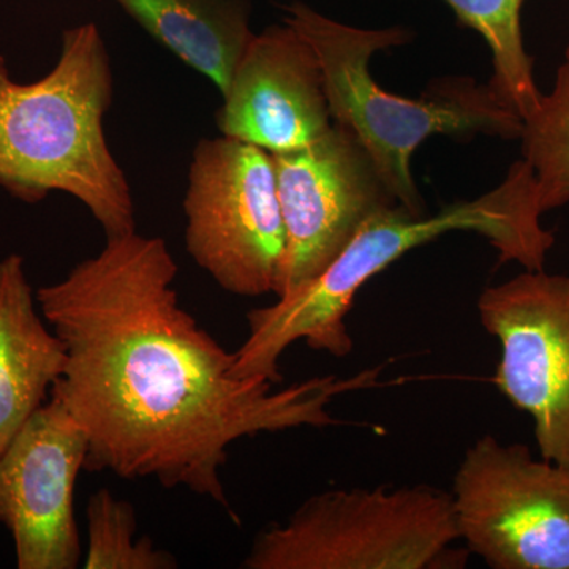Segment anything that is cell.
<instances>
[{"mask_svg": "<svg viewBox=\"0 0 569 569\" xmlns=\"http://www.w3.org/2000/svg\"><path fill=\"white\" fill-rule=\"evenodd\" d=\"M66 343L41 316L26 261L0 260V452L44 402L66 372Z\"/></svg>", "mask_w": 569, "mask_h": 569, "instance_id": "cell-12", "label": "cell"}, {"mask_svg": "<svg viewBox=\"0 0 569 569\" xmlns=\"http://www.w3.org/2000/svg\"><path fill=\"white\" fill-rule=\"evenodd\" d=\"M478 313L500 343L498 391L533 419L541 458L569 470V276L522 272L486 288Z\"/></svg>", "mask_w": 569, "mask_h": 569, "instance_id": "cell-9", "label": "cell"}, {"mask_svg": "<svg viewBox=\"0 0 569 569\" xmlns=\"http://www.w3.org/2000/svg\"><path fill=\"white\" fill-rule=\"evenodd\" d=\"M183 213L187 253L222 290L276 295L287 236L271 152L223 134L198 141Z\"/></svg>", "mask_w": 569, "mask_h": 569, "instance_id": "cell-6", "label": "cell"}, {"mask_svg": "<svg viewBox=\"0 0 569 569\" xmlns=\"http://www.w3.org/2000/svg\"><path fill=\"white\" fill-rule=\"evenodd\" d=\"M460 24L473 29L488 43L492 56L493 93L520 118L537 110L542 92L535 81V61L522 36L526 0H443Z\"/></svg>", "mask_w": 569, "mask_h": 569, "instance_id": "cell-14", "label": "cell"}, {"mask_svg": "<svg viewBox=\"0 0 569 569\" xmlns=\"http://www.w3.org/2000/svg\"><path fill=\"white\" fill-rule=\"evenodd\" d=\"M523 160L538 183L542 213L569 203V47L557 70L552 91L542 93L537 110L523 119Z\"/></svg>", "mask_w": 569, "mask_h": 569, "instance_id": "cell-15", "label": "cell"}, {"mask_svg": "<svg viewBox=\"0 0 569 569\" xmlns=\"http://www.w3.org/2000/svg\"><path fill=\"white\" fill-rule=\"evenodd\" d=\"M283 21L293 26L317 52L323 70L332 122L347 127L376 162L397 203L426 216L411 159L430 137L468 140L475 134L519 140L522 118L501 102L489 84L473 78L433 81L419 99L385 91L370 74L378 51L411 40L403 28L361 29L325 17L307 3L284 7Z\"/></svg>", "mask_w": 569, "mask_h": 569, "instance_id": "cell-4", "label": "cell"}, {"mask_svg": "<svg viewBox=\"0 0 569 569\" xmlns=\"http://www.w3.org/2000/svg\"><path fill=\"white\" fill-rule=\"evenodd\" d=\"M222 97L220 133L271 153L302 148L332 126L317 52L287 21L254 33Z\"/></svg>", "mask_w": 569, "mask_h": 569, "instance_id": "cell-11", "label": "cell"}, {"mask_svg": "<svg viewBox=\"0 0 569 569\" xmlns=\"http://www.w3.org/2000/svg\"><path fill=\"white\" fill-rule=\"evenodd\" d=\"M451 492L415 485L331 489L253 539L246 569H459Z\"/></svg>", "mask_w": 569, "mask_h": 569, "instance_id": "cell-5", "label": "cell"}, {"mask_svg": "<svg viewBox=\"0 0 569 569\" xmlns=\"http://www.w3.org/2000/svg\"><path fill=\"white\" fill-rule=\"evenodd\" d=\"M178 272L164 239L133 231L108 238L96 257L40 287L41 316L69 356L51 396L84 430V470L190 490L239 523L222 481L231 445L299 427L342 426L331 403L377 388L383 367L279 389L236 377L234 351L181 306Z\"/></svg>", "mask_w": 569, "mask_h": 569, "instance_id": "cell-1", "label": "cell"}, {"mask_svg": "<svg viewBox=\"0 0 569 569\" xmlns=\"http://www.w3.org/2000/svg\"><path fill=\"white\" fill-rule=\"evenodd\" d=\"M86 459L84 430L52 396L0 452V523L18 568L80 567L74 489Z\"/></svg>", "mask_w": 569, "mask_h": 569, "instance_id": "cell-10", "label": "cell"}, {"mask_svg": "<svg viewBox=\"0 0 569 569\" xmlns=\"http://www.w3.org/2000/svg\"><path fill=\"white\" fill-rule=\"evenodd\" d=\"M112 97L110 54L93 22L63 31L58 62L40 80L18 82L0 54V187L29 204L70 194L107 239L137 231L132 189L104 137Z\"/></svg>", "mask_w": 569, "mask_h": 569, "instance_id": "cell-3", "label": "cell"}, {"mask_svg": "<svg viewBox=\"0 0 569 569\" xmlns=\"http://www.w3.org/2000/svg\"><path fill=\"white\" fill-rule=\"evenodd\" d=\"M459 539L493 569H569V470L493 436L452 479Z\"/></svg>", "mask_w": 569, "mask_h": 569, "instance_id": "cell-7", "label": "cell"}, {"mask_svg": "<svg viewBox=\"0 0 569 569\" xmlns=\"http://www.w3.org/2000/svg\"><path fill=\"white\" fill-rule=\"evenodd\" d=\"M541 216L537 178L523 159L511 164L496 189L443 206L433 216H415L402 204L376 213L320 276L274 305L249 310V332L234 351V376L282 383L280 359L299 340L335 358L350 355L347 316L358 291L411 250L452 231L485 236L503 263L542 271L556 238L539 223Z\"/></svg>", "mask_w": 569, "mask_h": 569, "instance_id": "cell-2", "label": "cell"}, {"mask_svg": "<svg viewBox=\"0 0 569 569\" xmlns=\"http://www.w3.org/2000/svg\"><path fill=\"white\" fill-rule=\"evenodd\" d=\"M152 39L227 92L252 41L250 0H114Z\"/></svg>", "mask_w": 569, "mask_h": 569, "instance_id": "cell-13", "label": "cell"}, {"mask_svg": "<svg viewBox=\"0 0 569 569\" xmlns=\"http://www.w3.org/2000/svg\"><path fill=\"white\" fill-rule=\"evenodd\" d=\"M88 553L86 569H174L178 559L152 538H138L133 505L99 489L86 507Z\"/></svg>", "mask_w": 569, "mask_h": 569, "instance_id": "cell-16", "label": "cell"}, {"mask_svg": "<svg viewBox=\"0 0 569 569\" xmlns=\"http://www.w3.org/2000/svg\"><path fill=\"white\" fill-rule=\"evenodd\" d=\"M271 156L287 236L280 298L320 276L367 220L399 203L365 146L339 123L302 148Z\"/></svg>", "mask_w": 569, "mask_h": 569, "instance_id": "cell-8", "label": "cell"}]
</instances>
